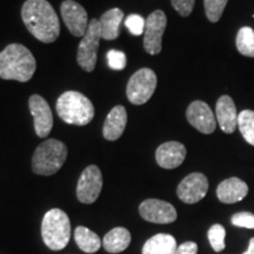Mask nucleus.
<instances>
[{"label":"nucleus","mask_w":254,"mask_h":254,"mask_svg":"<svg viewBox=\"0 0 254 254\" xmlns=\"http://www.w3.org/2000/svg\"><path fill=\"white\" fill-rule=\"evenodd\" d=\"M238 128L244 139L250 145L254 146V112L251 110H244L238 116Z\"/></svg>","instance_id":"24"},{"label":"nucleus","mask_w":254,"mask_h":254,"mask_svg":"<svg viewBox=\"0 0 254 254\" xmlns=\"http://www.w3.org/2000/svg\"><path fill=\"white\" fill-rule=\"evenodd\" d=\"M74 240L79 249L85 253H95L100 250V238L97 233L85 226H78L74 230Z\"/></svg>","instance_id":"22"},{"label":"nucleus","mask_w":254,"mask_h":254,"mask_svg":"<svg viewBox=\"0 0 254 254\" xmlns=\"http://www.w3.org/2000/svg\"><path fill=\"white\" fill-rule=\"evenodd\" d=\"M228 0H204L206 17L211 23H217L220 20Z\"/></svg>","instance_id":"26"},{"label":"nucleus","mask_w":254,"mask_h":254,"mask_svg":"<svg viewBox=\"0 0 254 254\" xmlns=\"http://www.w3.org/2000/svg\"><path fill=\"white\" fill-rule=\"evenodd\" d=\"M146 20L139 14H131L126 18L125 26L133 36H141L145 32Z\"/></svg>","instance_id":"27"},{"label":"nucleus","mask_w":254,"mask_h":254,"mask_svg":"<svg viewBox=\"0 0 254 254\" xmlns=\"http://www.w3.org/2000/svg\"><path fill=\"white\" fill-rule=\"evenodd\" d=\"M249 193V186L237 177L228 178L219 184L217 189L218 199L224 204H236L243 200Z\"/></svg>","instance_id":"17"},{"label":"nucleus","mask_w":254,"mask_h":254,"mask_svg":"<svg viewBox=\"0 0 254 254\" xmlns=\"http://www.w3.org/2000/svg\"><path fill=\"white\" fill-rule=\"evenodd\" d=\"M57 113L59 118L69 125L85 126L94 117L93 104L80 92L67 91L57 101Z\"/></svg>","instance_id":"3"},{"label":"nucleus","mask_w":254,"mask_h":254,"mask_svg":"<svg viewBox=\"0 0 254 254\" xmlns=\"http://www.w3.org/2000/svg\"><path fill=\"white\" fill-rule=\"evenodd\" d=\"M215 116L221 131L231 134L238 127L237 107L230 95H221L215 106Z\"/></svg>","instance_id":"16"},{"label":"nucleus","mask_w":254,"mask_h":254,"mask_svg":"<svg viewBox=\"0 0 254 254\" xmlns=\"http://www.w3.org/2000/svg\"><path fill=\"white\" fill-rule=\"evenodd\" d=\"M28 107L33 117L37 135L39 138H46L53 127V116L50 105L43 97L33 94L28 100Z\"/></svg>","instance_id":"13"},{"label":"nucleus","mask_w":254,"mask_h":254,"mask_svg":"<svg viewBox=\"0 0 254 254\" xmlns=\"http://www.w3.org/2000/svg\"><path fill=\"white\" fill-rule=\"evenodd\" d=\"M207 238L212 249H213L215 252H221V251H224L225 247H226V244H225L226 230H225V227L222 226V225H212L211 228H209L207 232Z\"/></svg>","instance_id":"25"},{"label":"nucleus","mask_w":254,"mask_h":254,"mask_svg":"<svg viewBox=\"0 0 254 254\" xmlns=\"http://www.w3.org/2000/svg\"><path fill=\"white\" fill-rule=\"evenodd\" d=\"M131 233L125 227H116L105 234L103 246L109 253L124 252L131 244Z\"/></svg>","instance_id":"21"},{"label":"nucleus","mask_w":254,"mask_h":254,"mask_svg":"<svg viewBox=\"0 0 254 254\" xmlns=\"http://www.w3.org/2000/svg\"><path fill=\"white\" fill-rule=\"evenodd\" d=\"M186 117L190 125L204 134H211L215 131L214 113L204 101H193L186 111Z\"/></svg>","instance_id":"14"},{"label":"nucleus","mask_w":254,"mask_h":254,"mask_svg":"<svg viewBox=\"0 0 254 254\" xmlns=\"http://www.w3.org/2000/svg\"><path fill=\"white\" fill-rule=\"evenodd\" d=\"M237 49L244 57L254 58V31L251 27H241L237 34Z\"/></svg>","instance_id":"23"},{"label":"nucleus","mask_w":254,"mask_h":254,"mask_svg":"<svg viewBox=\"0 0 254 254\" xmlns=\"http://www.w3.org/2000/svg\"><path fill=\"white\" fill-rule=\"evenodd\" d=\"M173 8L182 17H189L194 7L195 0H171Z\"/></svg>","instance_id":"30"},{"label":"nucleus","mask_w":254,"mask_h":254,"mask_svg":"<svg viewBox=\"0 0 254 254\" xmlns=\"http://www.w3.org/2000/svg\"><path fill=\"white\" fill-rule=\"evenodd\" d=\"M100 25L98 19H92L87 31L79 44L77 62L86 72H93L97 64V53L100 43Z\"/></svg>","instance_id":"7"},{"label":"nucleus","mask_w":254,"mask_h":254,"mask_svg":"<svg viewBox=\"0 0 254 254\" xmlns=\"http://www.w3.org/2000/svg\"><path fill=\"white\" fill-rule=\"evenodd\" d=\"M44 244L52 251H60L67 246L71 238V222L68 215L59 208L50 209L41 222Z\"/></svg>","instance_id":"5"},{"label":"nucleus","mask_w":254,"mask_h":254,"mask_svg":"<svg viewBox=\"0 0 254 254\" xmlns=\"http://www.w3.org/2000/svg\"><path fill=\"white\" fill-rule=\"evenodd\" d=\"M67 158V147L57 139H47L38 146L32 158V170L39 176H53Z\"/></svg>","instance_id":"4"},{"label":"nucleus","mask_w":254,"mask_h":254,"mask_svg":"<svg viewBox=\"0 0 254 254\" xmlns=\"http://www.w3.org/2000/svg\"><path fill=\"white\" fill-rule=\"evenodd\" d=\"M167 26L166 14L157 9L146 19L144 32V49L147 53L159 55L163 49V36Z\"/></svg>","instance_id":"8"},{"label":"nucleus","mask_w":254,"mask_h":254,"mask_svg":"<svg viewBox=\"0 0 254 254\" xmlns=\"http://www.w3.org/2000/svg\"><path fill=\"white\" fill-rule=\"evenodd\" d=\"M21 18L27 30L41 43L58 39L60 23L55 8L47 0H27L21 8Z\"/></svg>","instance_id":"1"},{"label":"nucleus","mask_w":254,"mask_h":254,"mask_svg":"<svg viewBox=\"0 0 254 254\" xmlns=\"http://www.w3.org/2000/svg\"><path fill=\"white\" fill-rule=\"evenodd\" d=\"M37 64L31 51L20 44H11L0 52V78L26 82L33 77Z\"/></svg>","instance_id":"2"},{"label":"nucleus","mask_w":254,"mask_h":254,"mask_svg":"<svg viewBox=\"0 0 254 254\" xmlns=\"http://www.w3.org/2000/svg\"><path fill=\"white\" fill-rule=\"evenodd\" d=\"M186 153V147L182 142L167 141L157 148L155 160L160 167L166 168V170H173L184 163Z\"/></svg>","instance_id":"15"},{"label":"nucleus","mask_w":254,"mask_h":254,"mask_svg":"<svg viewBox=\"0 0 254 254\" xmlns=\"http://www.w3.org/2000/svg\"><path fill=\"white\" fill-rule=\"evenodd\" d=\"M103 190V174L95 165L87 166L79 178L77 186L78 200L82 204H93Z\"/></svg>","instance_id":"9"},{"label":"nucleus","mask_w":254,"mask_h":254,"mask_svg":"<svg viewBox=\"0 0 254 254\" xmlns=\"http://www.w3.org/2000/svg\"><path fill=\"white\" fill-rule=\"evenodd\" d=\"M231 222L237 227H244L253 230L254 228V214L250 212H239L231 218Z\"/></svg>","instance_id":"29"},{"label":"nucleus","mask_w":254,"mask_h":254,"mask_svg":"<svg viewBox=\"0 0 254 254\" xmlns=\"http://www.w3.org/2000/svg\"><path fill=\"white\" fill-rule=\"evenodd\" d=\"M139 213L146 221L154 224H171L177 220V209L170 202L159 199H147L139 206Z\"/></svg>","instance_id":"11"},{"label":"nucleus","mask_w":254,"mask_h":254,"mask_svg":"<svg viewBox=\"0 0 254 254\" xmlns=\"http://www.w3.org/2000/svg\"><path fill=\"white\" fill-rule=\"evenodd\" d=\"M127 124V112L122 105L114 106L105 120L103 134L106 140L116 141L123 135Z\"/></svg>","instance_id":"18"},{"label":"nucleus","mask_w":254,"mask_h":254,"mask_svg":"<svg viewBox=\"0 0 254 254\" xmlns=\"http://www.w3.org/2000/svg\"><path fill=\"white\" fill-rule=\"evenodd\" d=\"M174 254H198V245L193 241H186V243L178 246Z\"/></svg>","instance_id":"31"},{"label":"nucleus","mask_w":254,"mask_h":254,"mask_svg":"<svg viewBox=\"0 0 254 254\" xmlns=\"http://www.w3.org/2000/svg\"><path fill=\"white\" fill-rule=\"evenodd\" d=\"M208 190V180L202 173H190L178 185V198L185 204H196L204 199Z\"/></svg>","instance_id":"10"},{"label":"nucleus","mask_w":254,"mask_h":254,"mask_svg":"<svg viewBox=\"0 0 254 254\" xmlns=\"http://www.w3.org/2000/svg\"><path fill=\"white\" fill-rule=\"evenodd\" d=\"M178 249L176 238L159 233L150 238L142 247V254H174Z\"/></svg>","instance_id":"20"},{"label":"nucleus","mask_w":254,"mask_h":254,"mask_svg":"<svg viewBox=\"0 0 254 254\" xmlns=\"http://www.w3.org/2000/svg\"><path fill=\"white\" fill-rule=\"evenodd\" d=\"M243 254H254V238L250 240V245L249 249H247L246 252H244Z\"/></svg>","instance_id":"32"},{"label":"nucleus","mask_w":254,"mask_h":254,"mask_svg":"<svg viewBox=\"0 0 254 254\" xmlns=\"http://www.w3.org/2000/svg\"><path fill=\"white\" fill-rule=\"evenodd\" d=\"M124 19V12L120 8H111L101 15L100 36L105 40H114L119 37L120 24Z\"/></svg>","instance_id":"19"},{"label":"nucleus","mask_w":254,"mask_h":254,"mask_svg":"<svg viewBox=\"0 0 254 254\" xmlns=\"http://www.w3.org/2000/svg\"><path fill=\"white\" fill-rule=\"evenodd\" d=\"M157 74L150 68H141L129 78L126 94L128 100L134 105L147 103L157 88Z\"/></svg>","instance_id":"6"},{"label":"nucleus","mask_w":254,"mask_h":254,"mask_svg":"<svg viewBox=\"0 0 254 254\" xmlns=\"http://www.w3.org/2000/svg\"><path fill=\"white\" fill-rule=\"evenodd\" d=\"M65 25L74 37H84L88 27L87 12L80 4L73 0H65L60 6Z\"/></svg>","instance_id":"12"},{"label":"nucleus","mask_w":254,"mask_h":254,"mask_svg":"<svg viewBox=\"0 0 254 254\" xmlns=\"http://www.w3.org/2000/svg\"><path fill=\"white\" fill-rule=\"evenodd\" d=\"M107 62H109V66L114 71H122L126 67L127 58L125 53L122 51L111 50L107 53Z\"/></svg>","instance_id":"28"}]
</instances>
